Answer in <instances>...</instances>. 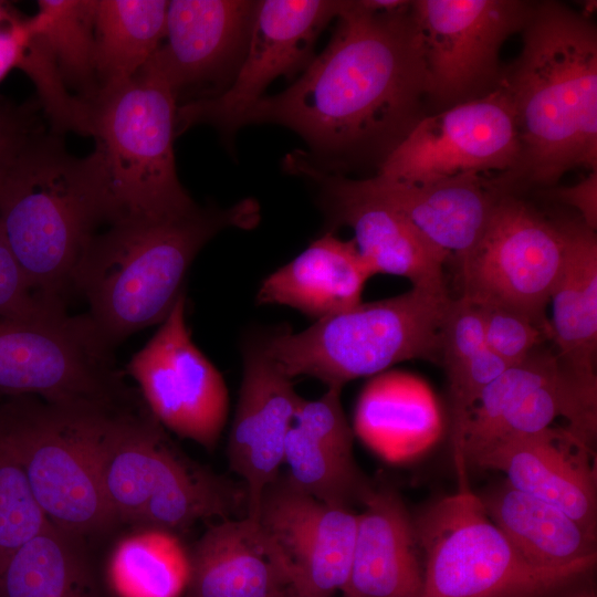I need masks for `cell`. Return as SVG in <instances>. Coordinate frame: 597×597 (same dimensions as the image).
Wrapping results in <instances>:
<instances>
[{
    "mask_svg": "<svg viewBox=\"0 0 597 597\" xmlns=\"http://www.w3.org/2000/svg\"><path fill=\"white\" fill-rule=\"evenodd\" d=\"M411 2V1H410ZM410 2L374 11L347 1L326 48L284 91L244 112L249 124H277L300 135L305 155L327 170L378 161L425 114L427 77Z\"/></svg>",
    "mask_w": 597,
    "mask_h": 597,
    "instance_id": "1",
    "label": "cell"
},
{
    "mask_svg": "<svg viewBox=\"0 0 597 597\" xmlns=\"http://www.w3.org/2000/svg\"><path fill=\"white\" fill-rule=\"evenodd\" d=\"M523 46L501 84L513 106L521 161L510 186H552L568 170H597V29L558 1H536Z\"/></svg>",
    "mask_w": 597,
    "mask_h": 597,
    "instance_id": "2",
    "label": "cell"
},
{
    "mask_svg": "<svg viewBox=\"0 0 597 597\" xmlns=\"http://www.w3.org/2000/svg\"><path fill=\"white\" fill-rule=\"evenodd\" d=\"M260 218L252 199L195 210L163 220L126 219L95 234L74 275L73 287L88 317L113 347L134 333L161 324L185 294L187 273L201 249L227 228L251 229Z\"/></svg>",
    "mask_w": 597,
    "mask_h": 597,
    "instance_id": "3",
    "label": "cell"
},
{
    "mask_svg": "<svg viewBox=\"0 0 597 597\" xmlns=\"http://www.w3.org/2000/svg\"><path fill=\"white\" fill-rule=\"evenodd\" d=\"M113 222L101 153L75 157L53 132L36 137L0 184L3 235L32 293L52 307L64 310L96 228Z\"/></svg>",
    "mask_w": 597,
    "mask_h": 597,
    "instance_id": "4",
    "label": "cell"
},
{
    "mask_svg": "<svg viewBox=\"0 0 597 597\" xmlns=\"http://www.w3.org/2000/svg\"><path fill=\"white\" fill-rule=\"evenodd\" d=\"M452 300L419 287L316 321L304 331L264 337L269 355L291 378L327 387L373 377L410 359L439 360L441 329Z\"/></svg>",
    "mask_w": 597,
    "mask_h": 597,
    "instance_id": "5",
    "label": "cell"
},
{
    "mask_svg": "<svg viewBox=\"0 0 597 597\" xmlns=\"http://www.w3.org/2000/svg\"><path fill=\"white\" fill-rule=\"evenodd\" d=\"M458 478L455 493L412 519L421 597H557L593 572L597 556L556 568L528 562L488 516L467 472Z\"/></svg>",
    "mask_w": 597,
    "mask_h": 597,
    "instance_id": "6",
    "label": "cell"
},
{
    "mask_svg": "<svg viewBox=\"0 0 597 597\" xmlns=\"http://www.w3.org/2000/svg\"><path fill=\"white\" fill-rule=\"evenodd\" d=\"M91 106L92 137L106 170L113 223L163 220L198 207L176 169L178 101L156 72L145 65Z\"/></svg>",
    "mask_w": 597,
    "mask_h": 597,
    "instance_id": "7",
    "label": "cell"
},
{
    "mask_svg": "<svg viewBox=\"0 0 597 597\" xmlns=\"http://www.w3.org/2000/svg\"><path fill=\"white\" fill-rule=\"evenodd\" d=\"M108 413L32 396L0 404L1 427L39 506L52 525L80 538L116 521L104 494L100 461Z\"/></svg>",
    "mask_w": 597,
    "mask_h": 597,
    "instance_id": "8",
    "label": "cell"
},
{
    "mask_svg": "<svg viewBox=\"0 0 597 597\" xmlns=\"http://www.w3.org/2000/svg\"><path fill=\"white\" fill-rule=\"evenodd\" d=\"M121 389L113 346L87 314L0 317V397L114 411Z\"/></svg>",
    "mask_w": 597,
    "mask_h": 597,
    "instance_id": "9",
    "label": "cell"
},
{
    "mask_svg": "<svg viewBox=\"0 0 597 597\" xmlns=\"http://www.w3.org/2000/svg\"><path fill=\"white\" fill-rule=\"evenodd\" d=\"M524 0H416L410 12L427 77V100L444 111L483 97L502 81L501 46L522 32L534 7Z\"/></svg>",
    "mask_w": 597,
    "mask_h": 597,
    "instance_id": "10",
    "label": "cell"
},
{
    "mask_svg": "<svg viewBox=\"0 0 597 597\" xmlns=\"http://www.w3.org/2000/svg\"><path fill=\"white\" fill-rule=\"evenodd\" d=\"M563 258L559 223L504 192L478 243L457 261L460 296L475 304L505 306L549 325L545 308Z\"/></svg>",
    "mask_w": 597,
    "mask_h": 597,
    "instance_id": "11",
    "label": "cell"
},
{
    "mask_svg": "<svg viewBox=\"0 0 597 597\" xmlns=\"http://www.w3.org/2000/svg\"><path fill=\"white\" fill-rule=\"evenodd\" d=\"M520 161L513 106L500 85L483 97L423 116L385 158L377 175L425 184L495 171L511 189Z\"/></svg>",
    "mask_w": 597,
    "mask_h": 597,
    "instance_id": "12",
    "label": "cell"
},
{
    "mask_svg": "<svg viewBox=\"0 0 597 597\" xmlns=\"http://www.w3.org/2000/svg\"><path fill=\"white\" fill-rule=\"evenodd\" d=\"M558 417L593 446L597 394L578 384L555 353L538 347L521 363L509 366L483 390L465 422L454 464L468 468L491 448L543 431Z\"/></svg>",
    "mask_w": 597,
    "mask_h": 597,
    "instance_id": "13",
    "label": "cell"
},
{
    "mask_svg": "<svg viewBox=\"0 0 597 597\" xmlns=\"http://www.w3.org/2000/svg\"><path fill=\"white\" fill-rule=\"evenodd\" d=\"M342 0L258 1L244 57L231 84L219 95L178 104L176 136L209 124L235 133L239 117L265 96L277 77L293 78L310 64L322 31L345 8Z\"/></svg>",
    "mask_w": 597,
    "mask_h": 597,
    "instance_id": "14",
    "label": "cell"
},
{
    "mask_svg": "<svg viewBox=\"0 0 597 597\" xmlns=\"http://www.w3.org/2000/svg\"><path fill=\"white\" fill-rule=\"evenodd\" d=\"M127 373L158 423L207 449L216 446L227 421L229 394L219 370L191 338L185 294L133 355Z\"/></svg>",
    "mask_w": 597,
    "mask_h": 597,
    "instance_id": "15",
    "label": "cell"
},
{
    "mask_svg": "<svg viewBox=\"0 0 597 597\" xmlns=\"http://www.w3.org/2000/svg\"><path fill=\"white\" fill-rule=\"evenodd\" d=\"M286 166L317 184L318 203L326 218L353 230V241L374 275H399L412 287L447 291L444 265L451 256L371 192L364 179L324 169L302 150L289 156Z\"/></svg>",
    "mask_w": 597,
    "mask_h": 597,
    "instance_id": "16",
    "label": "cell"
},
{
    "mask_svg": "<svg viewBox=\"0 0 597 597\" xmlns=\"http://www.w3.org/2000/svg\"><path fill=\"white\" fill-rule=\"evenodd\" d=\"M255 521L276 548L290 586L312 597L343 590L357 513L323 503L279 475L265 489Z\"/></svg>",
    "mask_w": 597,
    "mask_h": 597,
    "instance_id": "17",
    "label": "cell"
},
{
    "mask_svg": "<svg viewBox=\"0 0 597 597\" xmlns=\"http://www.w3.org/2000/svg\"><path fill=\"white\" fill-rule=\"evenodd\" d=\"M258 1L172 0L166 35L146 66L170 87L177 101L190 91L222 93L244 57ZM205 98V97H203Z\"/></svg>",
    "mask_w": 597,
    "mask_h": 597,
    "instance_id": "18",
    "label": "cell"
},
{
    "mask_svg": "<svg viewBox=\"0 0 597 597\" xmlns=\"http://www.w3.org/2000/svg\"><path fill=\"white\" fill-rule=\"evenodd\" d=\"M243 376L227 454L245 484L247 516L256 519L265 489L280 475L284 446L302 400L293 381L269 355L264 337L243 352Z\"/></svg>",
    "mask_w": 597,
    "mask_h": 597,
    "instance_id": "19",
    "label": "cell"
},
{
    "mask_svg": "<svg viewBox=\"0 0 597 597\" xmlns=\"http://www.w3.org/2000/svg\"><path fill=\"white\" fill-rule=\"evenodd\" d=\"M593 446L569 428L543 431L504 441L472 465L505 474L515 489L536 496L596 533L597 491Z\"/></svg>",
    "mask_w": 597,
    "mask_h": 597,
    "instance_id": "20",
    "label": "cell"
},
{
    "mask_svg": "<svg viewBox=\"0 0 597 597\" xmlns=\"http://www.w3.org/2000/svg\"><path fill=\"white\" fill-rule=\"evenodd\" d=\"M364 180L371 192L457 261L474 248L496 201L509 192L498 177L489 180L480 174L425 184L401 182L379 175Z\"/></svg>",
    "mask_w": 597,
    "mask_h": 597,
    "instance_id": "21",
    "label": "cell"
},
{
    "mask_svg": "<svg viewBox=\"0 0 597 597\" xmlns=\"http://www.w3.org/2000/svg\"><path fill=\"white\" fill-rule=\"evenodd\" d=\"M363 506L344 597H421V553L400 495L375 488Z\"/></svg>",
    "mask_w": 597,
    "mask_h": 597,
    "instance_id": "22",
    "label": "cell"
},
{
    "mask_svg": "<svg viewBox=\"0 0 597 597\" xmlns=\"http://www.w3.org/2000/svg\"><path fill=\"white\" fill-rule=\"evenodd\" d=\"M100 461L103 490L116 521L138 523L147 503L188 461L153 418L108 413Z\"/></svg>",
    "mask_w": 597,
    "mask_h": 597,
    "instance_id": "23",
    "label": "cell"
},
{
    "mask_svg": "<svg viewBox=\"0 0 597 597\" xmlns=\"http://www.w3.org/2000/svg\"><path fill=\"white\" fill-rule=\"evenodd\" d=\"M187 597H277L290 582L260 524L245 516L222 520L190 555Z\"/></svg>",
    "mask_w": 597,
    "mask_h": 597,
    "instance_id": "24",
    "label": "cell"
},
{
    "mask_svg": "<svg viewBox=\"0 0 597 597\" xmlns=\"http://www.w3.org/2000/svg\"><path fill=\"white\" fill-rule=\"evenodd\" d=\"M373 275L353 240L327 232L269 274L256 303L292 307L316 322L360 304Z\"/></svg>",
    "mask_w": 597,
    "mask_h": 597,
    "instance_id": "25",
    "label": "cell"
},
{
    "mask_svg": "<svg viewBox=\"0 0 597 597\" xmlns=\"http://www.w3.org/2000/svg\"><path fill=\"white\" fill-rule=\"evenodd\" d=\"M353 430L377 455L400 463L416 459L439 440L443 419L425 380L386 370L373 376L362 390Z\"/></svg>",
    "mask_w": 597,
    "mask_h": 597,
    "instance_id": "26",
    "label": "cell"
},
{
    "mask_svg": "<svg viewBox=\"0 0 597 597\" xmlns=\"http://www.w3.org/2000/svg\"><path fill=\"white\" fill-rule=\"evenodd\" d=\"M564 258L551 294L552 339L564 369L597 394V239L582 219L558 222Z\"/></svg>",
    "mask_w": 597,
    "mask_h": 597,
    "instance_id": "27",
    "label": "cell"
},
{
    "mask_svg": "<svg viewBox=\"0 0 597 597\" xmlns=\"http://www.w3.org/2000/svg\"><path fill=\"white\" fill-rule=\"evenodd\" d=\"M478 496L495 526L532 564L556 568L597 556L595 532L506 480Z\"/></svg>",
    "mask_w": 597,
    "mask_h": 597,
    "instance_id": "28",
    "label": "cell"
},
{
    "mask_svg": "<svg viewBox=\"0 0 597 597\" xmlns=\"http://www.w3.org/2000/svg\"><path fill=\"white\" fill-rule=\"evenodd\" d=\"M168 3L96 0L95 67L100 95L135 77L153 57L166 35Z\"/></svg>",
    "mask_w": 597,
    "mask_h": 597,
    "instance_id": "29",
    "label": "cell"
},
{
    "mask_svg": "<svg viewBox=\"0 0 597 597\" xmlns=\"http://www.w3.org/2000/svg\"><path fill=\"white\" fill-rule=\"evenodd\" d=\"M0 597H100L73 536L51 523L18 548L0 568Z\"/></svg>",
    "mask_w": 597,
    "mask_h": 597,
    "instance_id": "30",
    "label": "cell"
},
{
    "mask_svg": "<svg viewBox=\"0 0 597 597\" xmlns=\"http://www.w3.org/2000/svg\"><path fill=\"white\" fill-rule=\"evenodd\" d=\"M96 0H39L28 17L30 31L53 61L59 75L77 98L92 105L100 95L95 67Z\"/></svg>",
    "mask_w": 597,
    "mask_h": 597,
    "instance_id": "31",
    "label": "cell"
},
{
    "mask_svg": "<svg viewBox=\"0 0 597 597\" xmlns=\"http://www.w3.org/2000/svg\"><path fill=\"white\" fill-rule=\"evenodd\" d=\"M190 569V555L172 532L142 527L112 551L107 579L117 597H180Z\"/></svg>",
    "mask_w": 597,
    "mask_h": 597,
    "instance_id": "32",
    "label": "cell"
},
{
    "mask_svg": "<svg viewBox=\"0 0 597 597\" xmlns=\"http://www.w3.org/2000/svg\"><path fill=\"white\" fill-rule=\"evenodd\" d=\"M286 478L300 491L332 506L350 509L366 502L375 486L354 457L317 442L294 423L284 446Z\"/></svg>",
    "mask_w": 597,
    "mask_h": 597,
    "instance_id": "33",
    "label": "cell"
},
{
    "mask_svg": "<svg viewBox=\"0 0 597 597\" xmlns=\"http://www.w3.org/2000/svg\"><path fill=\"white\" fill-rule=\"evenodd\" d=\"M49 524L0 423V568Z\"/></svg>",
    "mask_w": 597,
    "mask_h": 597,
    "instance_id": "34",
    "label": "cell"
},
{
    "mask_svg": "<svg viewBox=\"0 0 597 597\" xmlns=\"http://www.w3.org/2000/svg\"><path fill=\"white\" fill-rule=\"evenodd\" d=\"M449 385L453 460L460 454L468 417L483 390L509 366L486 346L476 354L442 364Z\"/></svg>",
    "mask_w": 597,
    "mask_h": 597,
    "instance_id": "35",
    "label": "cell"
},
{
    "mask_svg": "<svg viewBox=\"0 0 597 597\" xmlns=\"http://www.w3.org/2000/svg\"><path fill=\"white\" fill-rule=\"evenodd\" d=\"M475 305L482 315L485 346L507 366L521 363L552 338L549 325L521 312L495 304Z\"/></svg>",
    "mask_w": 597,
    "mask_h": 597,
    "instance_id": "36",
    "label": "cell"
},
{
    "mask_svg": "<svg viewBox=\"0 0 597 597\" xmlns=\"http://www.w3.org/2000/svg\"><path fill=\"white\" fill-rule=\"evenodd\" d=\"M342 388L327 387L317 399L301 400L294 425L312 439L345 455L354 457V430L341 402Z\"/></svg>",
    "mask_w": 597,
    "mask_h": 597,
    "instance_id": "37",
    "label": "cell"
},
{
    "mask_svg": "<svg viewBox=\"0 0 597 597\" xmlns=\"http://www.w3.org/2000/svg\"><path fill=\"white\" fill-rule=\"evenodd\" d=\"M38 100L17 103L0 95V184L23 153L45 133Z\"/></svg>",
    "mask_w": 597,
    "mask_h": 597,
    "instance_id": "38",
    "label": "cell"
},
{
    "mask_svg": "<svg viewBox=\"0 0 597 597\" xmlns=\"http://www.w3.org/2000/svg\"><path fill=\"white\" fill-rule=\"evenodd\" d=\"M63 313L32 293L0 227V317L36 320Z\"/></svg>",
    "mask_w": 597,
    "mask_h": 597,
    "instance_id": "39",
    "label": "cell"
},
{
    "mask_svg": "<svg viewBox=\"0 0 597 597\" xmlns=\"http://www.w3.org/2000/svg\"><path fill=\"white\" fill-rule=\"evenodd\" d=\"M549 197L576 208L582 221L591 230L597 227V170L572 187L554 188Z\"/></svg>",
    "mask_w": 597,
    "mask_h": 597,
    "instance_id": "40",
    "label": "cell"
},
{
    "mask_svg": "<svg viewBox=\"0 0 597 597\" xmlns=\"http://www.w3.org/2000/svg\"><path fill=\"white\" fill-rule=\"evenodd\" d=\"M30 39L28 17L0 28V82L19 65L23 59Z\"/></svg>",
    "mask_w": 597,
    "mask_h": 597,
    "instance_id": "41",
    "label": "cell"
},
{
    "mask_svg": "<svg viewBox=\"0 0 597 597\" xmlns=\"http://www.w3.org/2000/svg\"><path fill=\"white\" fill-rule=\"evenodd\" d=\"M23 17L10 2L0 0V28L13 24Z\"/></svg>",
    "mask_w": 597,
    "mask_h": 597,
    "instance_id": "42",
    "label": "cell"
},
{
    "mask_svg": "<svg viewBox=\"0 0 597 597\" xmlns=\"http://www.w3.org/2000/svg\"><path fill=\"white\" fill-rule=\"evenodd\" d=\"M557 597H597L591 585H584V580L573 585Z\"/></svg>",
    "mask_w": 597,
    "mask_h": 597,
    "instance_id": "43",
    "label": "cell"
},
{
    "mask_svg": "<svg viewBox=\"0 0 597 597\" xmlns=\"http://www.w3.org/2000/svg\"><path fill=\"white\" fill-rule=\"evenodd\" d=\"M277 597H312L296 590L292 586H287Z\"/></svg>",
    "mask_w": 597,
    "mask_h": 597,
    "instance_id": "44",
    "label": "cell"
}]
</instances>
